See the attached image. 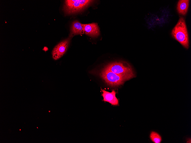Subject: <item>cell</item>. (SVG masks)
<instances>
[{
    "mask_svg": "<svg viewBox=\"0 0 191 143\" xmlns=\"http://www.w3.org/2000/svg\"><path fill=\"white\" fill-rule=\"evenodd\" d=\"M171 34L173 38L186 49L189 47L188 34L184 18H180L177 23L172 30Z\"/></svg>",
    "mask_w": 191,
    "mask_h": 143,
    "instance_id": "1",
    "label": "cell"
},
{
    "mask_svg": "<svg viewBox=\"0 0 191 143\" xmlns=\"http://www.w3.org/2000/svg\"><path fill=\"white\" fill-rule=\"evenodd\" d=\"M104 69L116 74L132 78L135 77L132 68L128 63L116 62L109 64Z\"/></svg>",
    "mask_w": 191,
    "mask_h": 143,
    "instance_id": "2",
    "label": "cell"
},
{
    "mask_svg": "<svg viewBox=\"0 0 191 143\" xmlns=\"http://www.w3.org/2000/svg\"><path fill=\"white\" fill-rule=\"evenodd\" d=\"M100 76L108 85L112 87L118 86L131 79L120 75L103 69L100 73Z\"/></svg>",
    "mask_w": 191,
    "mask_h": 143,
    "instance_id": "3",
    "label": "cell"
},
{
    "mask_svg": "<svg viewBox=\"0 0 191 143\" xmlns=\"http://www.w3.org/2000/svg\"><path fill=\"white\" fill-rule=\"evenodd\" d=\"M93 1L88 0H67L64 10L67 14H71L81 11Z\"/></svg>",
    "mask_w": 191,
    "mask_h": 143,
    "instance_id": "4",
    "label": "cell"
},
{
    "mask_svg": "<svg viewBox=\"0 0 191 143\" xmlns=\"http://www.w3.org/2000/svg\"><path fill=\"white\" fill-rule=\"evenodd\" d=\"M71 38L69 37L59 43L54 47L52 52V58L54 60L58 59L65 54L68 48Z\"/></svg>",
    "mask_w": 191,
    "mask_h": 143,
    "instance_id": "5",
    "label": "cell"
},
{
    "mask_svg": "<svg viewBox=\"0 0 191 143\" xmlns=\"http://www.w3.org/2000/svg\"><path fill=\"white\" fill-rule=\"evenodd\" d=\"M83 27L84 33L87 35L95 37L100 35L99 29L96 23L83 24Z\"/></svg>",
    "mask_w": 191,
    "mask_h": 143,
    "instance_id": "6",
    "label": "cell"
},
{
    "mask_svg": "<svg viewBox=\"0 0 191 143\" xmlns=\"http://www.w3.org/2000/svg\"><path fill=\"white\" fill-rule=\"evenodd\" d=\"M101 90L103 92L102 95L103 97V101L108 102L112 105H119L118 100L116 96V92L114 90L110 92L102 88Z\"/></svg>",
    "mask_w": 191,
    "mask_h": 143,
    "instance_id": "7",
    "label": "cell"
},
{
    "mask_svg": "<svg viewBox=\"0 0 191 143\" xmlns=\"http://www.w3.org/2000/svg\"><path fill=\"white\" fill-rule=\"evenodd\" d=\"M84 33L83 24H81L77 20L73 21L71 27L69 37H72L75 35Z\"/></svg>",
    "mask_w": 191,
    "mask_h": 143,
    "instance_id": "8",
    "label": "cell"
},
{
    "mask_svg": "<svg viewBox=\"0 0 191 143\" xmlns=\"http://www.w3.org/2000/svg\"><path fill=\"white\" fill-rule=\"evenodd\" d=\"M189 0H179L177 5V10L178 13L182 15H185L188 11Z\"/></svg>",
    "mask_w": 191,
    "mask_h": 143,
    "instance_id": "9",
    "label": "cell"
},
{
    "mask_svg": "<svg viewBox=\"0 0 191 143\" xmlns=\"http://www.w3.org/2000/svg\"><path fill=\"white\" fill-rule=\"evenodd\" d=\"M149 137L151 141L154 143H160L162 141L161 135L155 131H153L150 132Z\"/></svg>",
    "mask_w": 191,
    "mask_h": 143,
    "instance_id": "10",
    "label": "cell"
},
{
    "mask_svg": "<svg viewBox=\"0 0 191 143\" xmlns=\"http://www.w3.org/2000/svg\"><path fill=\"white\" fill-rule=\"evenodd\" d=\"M191 142V139L189 140V138H188L187 140L186 143H190Z\"/></svg>",
    "mask_w": 191,
    "mask_h": 143,
    "instance_id": "11",
    "label": "cell"
}]
</instances>
